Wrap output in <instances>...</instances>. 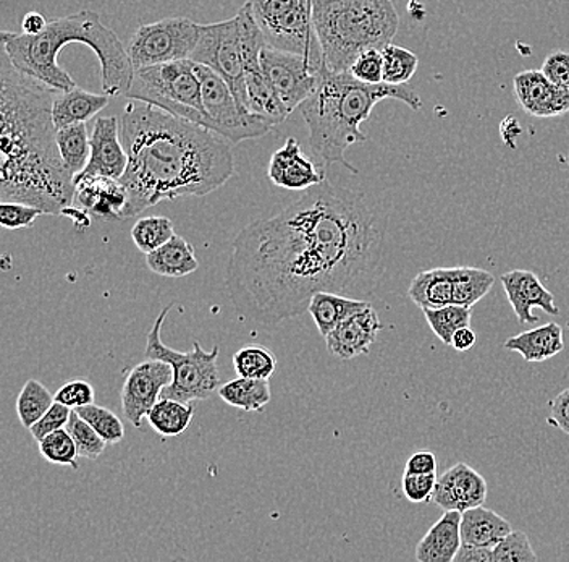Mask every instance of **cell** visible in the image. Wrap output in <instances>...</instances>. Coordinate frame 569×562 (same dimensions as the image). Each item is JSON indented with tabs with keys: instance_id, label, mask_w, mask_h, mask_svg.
Here are the masks:
<instances>
[{
	"instance_id": "obj_45",
	"label": "cell",
	"mask_w": 569,
	"mask_h": 562,
	"mask_svg": "<svg viewBox=\"0 0 569 562\" xmlns=\"http://www.w3.org/2000/svg\"><path fill=\"white\" fill-rule=\"evenodd\" d=\"M55 402L66 405L72 411L95 404V388L88 379H70L55 392Z\"/></svg>"
},
{
	"instance_id": "obj_8",
	"label": "cell",
	"mask_w": 569,
	"mask_h": 562,
	"mask_svg": "<svg viewBox=\"0 0 569 562\" xmlns=\"http://www.w3.org/2000/svg\"><path fill=\"white\" fill-rule=\"evenodd\" d=\"M172 308L173 304L165 307L149 331L146 338V357L172 365L173 379L162 391V398L175 399L186 404H191L193 401H206L221 388L218 365L221 349L215 345L211 352H206L198 341L193 345L191 352H176L168 347L162 342L161 329Z\"/></svg>"
},
{
	"instance_id": "obj_30",
	"label": "cell",
	"mask_w": 569,
	"mask_h": 562,
	"mask_svg": "<svg viewBox=\"0 0 569 562\" xmlns=\"http://www.w3.org/2000/svg\"><path fill=\"white\" fill-rule=\"evenodd\" d=\"M218 392L222 401L246 412L264 411L272 399L269 379L243 378V376L225 382Z\"/></svg>"
},
{
	"instance_id": "obj_13",
	"label": "cell",
	"mask_w": 569,
	"mask_h": 562,
	"mask_svg": "<svg viewBox=\"0 0 569 562\" xmlns=\"http://www.w3.org/2000/svg\"><path fill=\"white\" fill-rule=\"evenodd\" d=\"M261 65L289 114L312 95L322 72V66L305 56L268 45L261 52Z\"/></svg>"
},
{
	"instance_id": "obj_36",
	"label": "cell",
	"mask_w": 569,
	"mask_h": 562,
	"mask_svg": "<svg viewBox=\"0 0 569 562\" xmlns=\"http://www.w3.org/2000/svg\"><path fill=\"white\" fill-rule=\"evenodd\" d=\"M233 368L243 378L271 379L277 370V357L262 345H248L233 355Z\"/></svg>"
},
{
	"instance_id": "obj_51",
	"label": "cell",
	"mask_w": 569,
	"mask_h": 562,
	"mask_svg": "<svg viewBox=\"0 0 569 562\" xmlns=\"http://www.w3.org/2000/svg\"><path fill=\"white\" fill-rule=\"evenodd\" d=\"M492 550L494 548L462 543L456 553L455 562H492Z\"/></svg>"
},
{
	"instance_id": "obj_35",
	"label": "cell",
	"mask_w": 569,
	"mask_h": 562,
	"mask_svg": "<svg viewBox=\"0 0 569 562\" xmlns=\"http://www.w3.org/2000/svg\"><path fill=\"white\" fill-rule=\"evenodd\" d=\"M422 313L434 334L447 345H452V339L458 329L471 326L472 307L465 305L448 304L441 308H422Z\"/></svg>"
},
{
	"instance_id": "obj_29",
	"label": "cell",
	"mask_w": 569,
	"mask_h": 562,
	"mask_svg": "<svg viewBox=\"0 0 569 562\" xmlns=\"http://www.w3.org/2000/svg\"><path fill=\"white\" fill-rule=\"evenodd\" d=\"M246 91H248V106L252 114L261 115L272 125L282 124L286 121L289 112L279 98L272 83L265 76L264 70H251L246 72Z\"/></svg>"
},
{
	"instance_id": "obj_27",
	"label": "cell",
	"mask_w": 569,
	"mask_h": 562,
	"mask_svg": "<svg viewBox=\"0 0 569 562\" xmlns=\"http://www.w3.org/2000/svg\"><path fill=\"white\" fill-rule=\"evenodd\" d=\"M456 268H435L419 272L408 289L409 298L421 308L454 304Z\"/></svg>"
},
{
	"instance_id": "obj_4",
	"label": "cell",
	"mask_w": 569,
	"mask_h": 562,
	"mask_svg": "<svg viewBox=\"0 0 569 562\" xmlns=\"http://www.w3.org/2000/svg\"><path fill=\"white\" fill-rule=\"evenodd\" d=\"M69 42H82L95 51L101 62L102 89L106 95H126L135 66L119 36L91 10L51 20L39 35L2 32V51L16 70L45 83L55 91H69L75 80L59 65L60 49Z\"/></svg>"
},
{
	"instance_id": "obj_12",
	"label": "cell",
	"mask_w": 569,
	"mask_h": 562,
	"mask_svg": "<svg viewBox=\"0 0 569 562\" xmlns=\"http://www.w3.org/2000/svg\"><path fill=\"white\" fill-rule=\"evenodd\" d=\"M189 61L211 66L218 72L228 83L242 111L252 114L248 106L245 59L236 16L225 22L201 25V36Z\"/></svg>"
},
{
	"instance_id": "obj_16",
	"label": "cell",
	"mask_w": 569,
	"mask_h": 562,
	"mask_svg": "<svg viewBox=\"0 0 569 562\" xmlns=\"http://www.w3.org/2000/svg\"><path fill=\"white\" fill-rule=\"evenodd\" d=\"M512 86L516 101L532 118H558L569 112V89L555 85L542 70L518 73L512 80Z\"/></svg>"
},
{
	"instance_id": "obj_5",
	"label": "cell",
	"mask_w": 569,
	"mask_h": 562,
	"mask_svg": "<svg viewBox=\"0 0 569 562\" xmlns=\"http://www.w3.org/2000/svg\"><path fill=\"white\" fill-rule=\"evenodd\" d=\"M384 99H398L412 111L422 108L421 98L409 86L369 85L349 72H332L322 66L318 86L299 106L314 155L327 164H342L358 174V169L346 161V149L356 143L368 142L359 125L368 121L372 109Z\"/></svg>"
},
{
	"instance_id": "obj_38",
	"label": "cell",
	"mask_w": 569,
	"mask_h": 562,
	"mask_svg": "<svg viewBox=\"0 0 569 562\" xmlns=\"http://www.w3.org/2000/svg\"><path fill=\"white\" fill-rule=\"evenodd\" d=\"M382 59H384V83L387 85H405L412 78L419 65L415 52L392 42L382 49Z\"/></svg>"
},
{
	"instance_id": "obj_14",
	"label": "cell",
	"mask_w": 569,
	"mask_h": 562,
	"mask_svg": "<svg viewBox=\"0 0 569 562\" xmlns=\"http://www.w3.org/2000/svg\"><path fill=\"white\" fill-rule=\"evenodd\" d=\"M172 379V365L154 358H148L129 370L122 388V411L133 427L141 428L143 418L148 417Z\"/></svg>"
},
{
	"instance_id": "obj_37",
	"label": "cell",
	"mask_w": 569,
	"mask_h": 562,
	"mask_svg": "<svg viewBox=\"0 0 569 562\" xmlns=\"http://www.w3.org/2000/svg\"><path fill=\"white\" fill-rule=\"evenodd\" d=\"M173 235H175V229H173L172 219L164 218V216H148V218L138 219L132 229L133 242L145 255L168 244Z\"/></svg>"
},
{
	"instance_id": "obj_11",
	"label": "cell",
	"mask_w": 569,
	"mask_h": 562,
	"mask_svg": "<svg viewBox=\"0 0 569 562\" xmlns=\"http://www.w3.org/2000/svg\"><path fill=\"white\" fill-rule=\"evenodd\" d=\"M195 70L201 82L202 102L212 122V132L224 136L233 145L256 139L271 132V122L261 115L242 111L228 83L211 66L195 62Z\"/></svg>"
},
{
	"instance_id": "obj_18",
	"label": "cell",
	"mask_w": 569,
	"mask_h": 562,
	"mask_svg": "<svg viewBox=\"0 0 569 562\" xmlns=\"http://www.w3.org/2000/svg\"><path fill=\"white\" fill-rule=\"evenodd\" d=\"M268 174L272 184L277 187L302 192L327 181L324 168L308 158L293 136L272 155Z\"/></svg>"
},
{
	"instance_id": "obj_28",
	"label": "cell",
	"mask_w": 569,
	"mask_h": 562,
	"mask_svg": "<svg viewBox=\"0 0 569 562\" xmlns=\"http://www.w3.org/2000/svg\"><path fill=\"white\" fill-rule=\"evenodd\" d=\"M369 305L371 304L366 301L346 297V295L335 294V292H318L312 295L308 311L311 313L312 319L318 326L319 334L325 339L346 318L364 310Z\"/></svg>"
},
{
	"instance_id": "obj_50",
	"label": "cell",
	"mask_w": 569,
	"mask_h": 562,
	"mask_svg": "<svg viewBox=\"0 0 569 562\" xmlns=\"http://www.w3.org/2000/svg\"><path fill=\"white\" fill-rule=\"evenodd\" d=\"M405 474H437V457L434 452L419 451L406 462Z\"/></svg>"
},
{
	"instance_id": "obj_25",
	"label": "cell",
	"mask_w": 569,
	"mask_h": 562,
	"mask_svg": "<svg viewBox=\"0 0 569 562\" xmlns=\"http://www.w3.org/2000/svg\"><path fill=\"white\" fill-rule=\"evenodd\" d=\"M505 349L518 352L525 362L548 361L565 349L564 328L557 322H547L508 339Z\"/></svg>"
},
{
	"instance_id": "obj_7",
	"label": "cell",
	"mask_w": 569,
	"mask_h": 562,
	"mask_svg": "<svg viewBox=\"0 0 569 562\" xmlns=\"http://www.w3.org/2000/svg\"><path fill=\"white\" fill-rule=\"evenodd\" d=\"M125 96L212 130L211 119L202 102L201 82L193 61L159 63L135 69Z\"/></svg>"
},
{
	"instance_id": "obj_1",
	"label": "cell",
	"mask_w": 569,
	"mask_h": 562,
	"mask_svg": "<svg viewBox=\"0 0 569 562\" xmlns=\"http://www.w3.org/2000/svg\"><path fill=\"white\" fill-rule=\"evenodd\" d=\"M382 239L364 196L325 181L236 235L225 289L239 316L272 328L308 311L318 292L366 294Z\"/></svg>"
},
{
	"instance_id": "obj_46",
	"label": "cell",
	"mask_w": 569,
	"mask_h": 562,
	"mask_svg": "<svg viewBox=\"0 0 569 562\" xmlns=\"http://www.w3.org/2000/svg\"><path fill=\"white\" fill-rule=\"evenodd\" d=\"M72 408L66 405L54 402L52 407L29 428V433L35 438L36 442L41 441L42 438L48 435L54 433V431L62 430L69 424L70 415H72Z\"/></svg>"
},
{
	"instance_id": "obj_32",
	"label": "cell",
	"mask_w": 569,
	"mask_h": 562,
	"mask_svg": "<svg viewBox=\"0 0 569 562\" xmlns=\"http://www.w3.org/2000/svg\"><path fill=\"white\" fill-rule=\"evenodd\" d=\"M58 145L63 164L73 179L85 171L91 155V135L86 124H75L58 129Z\"/></svg>"
},
{
	"instance_id": "obj_41",
	"label": "cell",
	"mask_w": 569,
	"mask_h": 562,
	"mask_svg": "<svg viewBox=\"0 0 569 562\" xmlns=\"http://www.w3.org/2000/svg\"><path fill=\"white\" fill-rule=\"evenodd\" d=\"M79 417L85 418L109 444H116L122 441L125 437V427H123L122 420L109 411V408L102 407V405H85V407L76 408Z\"/></svg>"
},
{
	"instance_id": "obj_19",
	"label": "cell",
	"mask_w": 569,
	"mask_h": 562,
	"mask_svg": "<svg viewBox=\"0 0 569 562\" xmlns=\"http://www.w3.org/2000/svg\"><path fill=\"white\" fill-rule=\"evenodd\" d=\"M502 285L510 302L518 321L522 325H534L537 316L532 315V308H541L547 315H560V308L555 304L554 294L547 291L541 279L531 271L515 269L502 276Z\"/></svg>"
},
{
	"instance_id": "obj_22",
	"label": "cell",
	"mask_w": 569,
	"mask_h": 562,
	"mask_svg": "<svg viewBox=\"0 0 569 562\" xmlns=\"http://www.w3.org/2000/svg\"><path fill=\"white\" fill-rule=\"evenodd\" d=\"M461 512L445 511L444 515L429 528L418 547L419 562H454L461 548Z\"/></svg>"
},
{
	"instance_id": "obj_40",
	"label": "cell",
	"mask_w": 569,
	"mask_h": 562,
	"mask_svg": "<svg viewBox=\"0 0 569 562\" xmlns=\"http://www.w3.org/2000/svg\"><path fill=\"white\" fill-rule=\"evenodd\" d=\"M66 431L75 439L76 448H78L79 457L96 461L104 454L109 442L106 441L85 418L79 417L78 412L73 411L70 415L69 424H66Z\"/></svg>"
},
{
	"instance_id": "obj_53",
	"label": "cell",
	"mask_w": 569,
	"mask_h": 562,
	"mask_svg": "<svg viewBox=\"0 0 569 562\" xmlns=\"http://www.w3.org/2000/svg\"><path fill=\"white\" fill-rule=\"evenodd\" d=\"M475 344V332L472 331L471 326L458 329L455 332L454 339H452V347L458 352H466L469 349L474 347Z\"/></svg>"
},
{
	"instance_id": "obj_39",
	"label": "cell",
	"mask_w": 569,
	"mask_h": 562,
	"mask_svg": "<svg viewBox=\"0 0 569 562\" xmlns=\"http://www.w3.org/2000/svg\"><path fill=\"white\" fill-rule=\"evenodd\" d=\"M38 445L46 461L55 465H65V467H72L73 471L78 472V461H76L79 457L78 448L66 428L42 438Z\"/></svg>"
},
{
	"instance_id": "obj_3",
	"label": "cell",
	"mask_w": 569,
	"mask_h": 562,
	"mask_svg": "<svg viewBox=\"0 0 569 562\" xmlns=\"http://www.w3.org/2000/svg\"><path fill=\"white\" fill-rule=\"evenodd\" d=\"M58 95L0 59V199L62 215L75 201V179L58 145L52 106Z\"/></svg>"
},
{
	"instance_id": "obj_48",
	"label": "cell",
	"mask_w": 569,
	"mask_h": 562,
	"mask_svg": "<svg viewBox=\"0 0 569 562\" xmlns=\"http://www.w3.org/2000/svg\"><path fill=\"white\" fill-rule=\"evenodd\" d=\"M542 73L555 85L569 89V52L555 51L542 63Z\"/></svg>"
},
{
	"instance_id": "obj_34",
	"label": "cell",
	"mask_w": 569,
	"mask_h": 562,
	"mask_svg": "<svg viewBox=\"0 0 569 562\" xmlns=\"http://www.w3.org/2000/svg\"><path fill=\"white\" fill-rule=\"evenodd\" d=\"M55 402V395L38 379H29L16 399V414L23 428L29 430Z\"/></svg>"
},
{
	"instance_id": "obj_49",
	"label": "cell",
	"mask_w": 569,
	"mask_h": 562,
	"mask_svg": "<svg viewBox=\"0 0 569 562\" xmlns=\"http://www.w3.org/2000/svg\"><path fill=\"white\" fill-rule=\"evenodd\" d=\"M551 424L569 437V388L551 402Z\"/></svg>"
},
{
	"instance_id": "obj_9",
	"label": "cell",
	"mask_w": 569,
	"mask_h": 562,
	"mask_svg": "<svg viewBox=\"0 0 569 562\" xmlns=\"http://www.w3.org/2000/svg\"><path fill=\"white\" fill-rule=\"evenodd\" d=\"M256 23L272 48L305 56L324 66L314 26V0H248Z\"/></svg>"
},
{
	"instance_id": "obj_44",
	"label": "cell",
	"mask_w": 569,
	"mask_h": 562,
	"mask_svg": "<svg viewBox=\"0 0 569 562\" xmlns=\"http://www.w3.org/2000/svg\"><path fill=\"white\" fill-rule=\"evenodd\" d=\"M349 73L355 78L361 82L369 83V85H379L384 83V59H382V51L379 49H369L358 56L352 65L349 66Z\"/></svg>"
},
{
	"instance_id": "obj_52",
	"label": "cell",
	"mask_w": 569,
	"mask_h": 562,
	"mask_svg": "<svg viewBox=\"0 0 569 562\" xmlns=\"http://www.w3.org/2000/svg\"><path fill=\"white\" fill-rule=\"evenodd\" d=\"M48 20L39 12H28L23 16L22 28L26 35H39L48 26Z\"/></svg>"
},
{
	"instance_id": "obj_2",
	"label": "cell",
	"mask_w": 569,
	"mask_h": 562,
	"mask_svg": "<svg viewBox=\"0 0 569 562\" xmlns=\"http://www.w3.org/2000/svg\"><path fill=\"white\" fill-rule=\"evenodd\" d=\"M128 166L120 182L128 193L126 219L161 201L206 196L235 174L224 136L129 99L119 118Z\"/></svg>"
},
{
	"instance_id": "obj_6",
	"label": "cell",
	"mask_w": 569,
	"mask_h": 562,
	"mask_svg": "<svg viewBox=\"0 0 569 562\" xmlns=\"http://www.w3.org/2000/svg\"><path fill=\"white\" fill-rule=\"evenodd\" d=\"M314 26L325 69L349 72L362 52L391 45L399 15L392 0H314Z\"/></svg>"
},
{
	"instance_id": "obj_15",
	"label": "cell",
	"mask_w": 569,
	"mask_h": 562,
	"mask_svg": "<svg viewBox=\"0 0 569 562\" xmlns=\"http://www.w3.org/2000/svg\"><path fill=\"white\" fill-rule=\"evenodd\" d=\"M128 166V155L120 138V124L116 118L96 119L91 133V155L76 182L83 179L108 178L120 181Z\"/></svg>"
},
{
	"instance_id": "obj_20",
	"label": "cell",
	"mask_w": 569,
	"mask_h": 562,
	"mask_svg": "<svg viewBox=\"0 0 569 562\" xmlns=\"http://www.w3.org/2000/svg\"><path fill=\"white\" fill-rule=\"evenodd\" d=\"M381 319L378 311L369 305L364 310L355 313L341 322L331 334L325 338L329 351L341 361L366 355L382 331Z\"/></svg>"
},
{
	"instance_id": "obj_33",
	"label": "cell",
	"mask_w": 569,
	"mask_h": 562,
	"mask_svg": "<svg viewBox=\"0 0 569 562\" xmlns=\"http://www.w3.org/2000/svg\"><path fill=\"white\" fill-rule=\"evenodd\" d=\"M495 276L481 268H456L454 285V304L474 307L481 298L492 291Z\"/></svg>"
},
{
	"instance_id": "obj_23",
	"label": "cell",
	"mask_w": 569,
	"mask_h": 562,
	"mask_svg": "<svg viewBox=\"0 0 569 562\" xmlns=\"http://www.w3.org/2000/svg\"><path fill=\"white\" fill-rule=\"evenodd\" d=\"M511 532L510 522L482 505L461 512V540L466 545L494 548Z\"/></svg>"
},
{
	"instance_id": "obj_17",
	"label": "cell",
	"mask_w": 569,
	"mask_h": 562,
	"mask_svg": "<svg viewBox=\"0 0 569 562\" xmlns=\"http://www.w3.org/2000/svg\"><path fill=\"white\" fill-rule=\"evenodd\" d=\"M487 500V481L474 468L459 464L437 478L432 501L444 511L465 512Z\"/></svg>"
},
{
	"instance_id": "obj_10",
	"label": "cell",
	"mask_w": 569,
	"mask_h": 562,
	"mask_svg": "<svg viewBox=\"0 0 569 562\" xmlns=\"http://www.w3.org/2000/svg\"><path fill=\"white\" fill-rule=\"evenodd\" d=\"M201 36V25L185 16L139 26L129 39L128 56L135 69L189 61Z\"/></svg>"
},
{
	"instance_id": "obj_42",
	"label": "cell",
	"mask_w": 569,
	"mask_h": 562,
	"mask_svg": "<svg viewBox=\"0 0 569 562\" xmlns=\"http://www.w3.org/2000/svg\"><path fill=\"white\" fill-rule=\"evenodd\" d=\"M492 553H494L492 562H535L539 560L524 532L511 530L500 543L495 545Z\"/></svg>"
},
{
	"instance_id": "obj_26",
	"label": "cell",
	"mask_w": 569,
	"mask_h": 562,
	"mask_svg": "<svg viewBox=\"0 0 569 562\" xmlns=\"http://www.w3.org/2000/svg\"><path fill=\"white\" fill-rule=\"evenodd\" d=\"M146 265L162 278H186L199 268L195 247L182 235H173L168 244L146 255Z\"/></svg>"
},
{
	"instance_id": "obj_47",
	"label": "cell",
	"mask_w": 569,
	"mask_h": 562,
	"mask_svg": "<svg viewBox=\"0 0 569 562\" xmlns=\"http://www.w3.org/2000/svg\"><path fill=\"white\" fill-rule=\"evenodd\" d=\"M437 474H405L401 488L406 500L411 502H429L434 497Z\"/></svg>"
},
{
	"instance_id": "obj_43",
	"label": "cell",
	"mask_w": 569,
	"mask_h": 562,
	"mask_svg": "<svg viewBox=\"0 0 569 562\" xmlns=\"http://www.w3.org/2000/svg\"><path fill=\"white\" fill-rule=\"evenodd\" d=\"M42 215L45 212L41 209L26 205V203L2 201V205H0V224L3 229H10V231L33 228L36 219Z\"/></svg>"
},
{
	"instance_id": "obj_31",
	"label": "cell",
	"mask_w": 569,
	"mask_h": 562,
	"mask_svg": "<svg viewBox=\"0 0 569 562\" xmlns=\"http://www.w3.org/2000/svg\"><path fill=\"white\" fill-rule=\"evenodd\" d=\"M195 417V408L186 402L161 398L148 414L152 430L161 437L173 438L185 433Z\"/></svg>"
},
{
	"instance_id": "obj_21",
	"label": "cell",
	"mask_w": 569,
	"mask_h": 562,
	"mask_svg": "<svg viewBox=\"0 0 569 562\" xmlns=\"http://www.w3.org/2000/svg\"><path fill=\"white\" fill-rule=\"evenodd\" d=\"M75 187L73 203L89 215L108 221L126 219L128 193L122 182L116 179L91 178L76 182Z\"/></svg>"
},
{
	"instance_id": "obj_24",
	"label": "cell",
	"mask_w": 569,
	"mask_h": 562,
	"mask_svg": "<svg viewBox=\"0 0 569 562\" xmlns=\"http://www.w3.org/2000/svg\"><path fill=\"white\" fill-rule=\"evenodd\" d=\"M109 95H96L75 86L69 91H58L52 106V119L58 129L63 126L86 124L98 115L109 105Z\"/></svg>"
}]
</instances>
